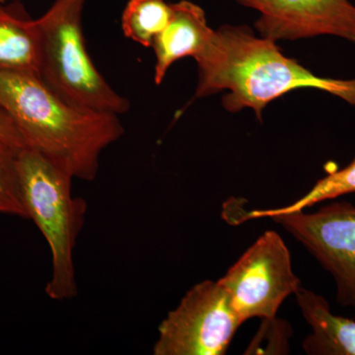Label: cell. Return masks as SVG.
<instances>
[{"label": "cell", "instance_id": "obj_3", "mask_svg": "<svg viewBox=\"0 0 355 355\" xmlns=\"http://www.w3.org/2000/svg\"><path fill=\"white\" fill-rule=\"evenodd\" d=\"M17 171L28 219L35 222L51 252L53 270L46 295L55 301L76 297L73 251L85 222L87 202L72 196L74 178L69 172L34 149H19Z\"/></svg>", "mask_w": 355, "mask_h": 355}, {"label": "cell", "instance_id": "obj_5", "mask_svg": "<svg viewBox=\"0 0 355 355\" xmlns=\"http://www.w3.org/2000/svg\"><path fill=\"white\" fill-rule=\"evenodd\" d=\"M218 282L242 324L277 316L280 305L301 287L288 248L275 231L263 233Z\"/></svg>", "mask_w": 355, "mask_h": 355}, {"label": "cell", "instance_id": "obj_4", "mask_svg": "<svg viewBox=\"0 0 355 355\" xmlns=\"http://www.w3.org/2000/svg\"><path fill=\"white\" fill-rule=\"evenodd\" d=\"M86 0H55L36 19L40 38L39 77L51 91L76 106L123 114L130 102L96 69L83 31Z\"/></svg>", "mask_w": 355, "mask_h": 355}, {"label": "cell", "instance_id": "obj_2", "mask_svg": "<svg viewBox=\"0 0 355 355\" xmlns=\"http://www.w3.org/2000/svg\"><path fill=\"white\" fill-rule=\"evenodd\" d=\"M0 110L25 147L83 181H94L103 151L125 132L119 114L70 104L35 74L0 71Z\"/></svg>", "mask_w": 355, "mask_h": 355}, {"label": "cell", "instance_id": "obj_1", "mask_svg": "<svg viewBox=\"0 0 355 355\" xmlns=\"http://www.w3.org/2000/svg\"><path fill=\"white\" fill-rule=\"evenodd\" d=\"M195 60L198 67L195 98L227 89L222 103L230 113L251 108L261 121L268 103L300 88L324 91L355 107V79L315 76L286 57L275 41L258 38L246 26H222Z\"/></svg>", "mask_w": 355, "mask_h": 355}, {"label": "cell", "instance_id": "obj_6", "mask_svg": "<svg viewBox=\"0 0 355 355\" xmlns=\"http://www.w3.org/2000/svg\"><path fill=\"white\" fill-rule=\"evenodd\" d=\"M241 324L218 280H203L163 320L153 354L222 355Z\"/></svg>", "mask_w": 355, "mask_h": 355}, {"label": "cell", "instance_id": "obj_9", "mask_svg": "<svg viewBox=\"0 0 355 355\" xmlns=\"http://www.w3.org/2000/svg\"><path fill=\"white\" fill-rule=\"evenodd\" d=\"M171 6V18L151 46L155 53L154 81L157 85L177 60L197 58L207 48L214 31L207 25L205 11L197 4L182 0Z\"/></svg>", "mask_w": 355, "mask_h": 355}, {"label": "cell", "instance_id": "obj_8", "mask_svg": "<svg viewBox=\"0 0 355 355\" xmlns=\"http://www.w3.org/2000/svg\"><path fill=\"white\" fill-rule=\"evenodd\" d=\"M260 13L263 38L297 40L330 35L355 44V6L349 0H236Z\"/></svg>", "mask_w": 355, "mask_h": 355}, {"label": "cell", "instance_id": "obj_14", "mask_svg": "<svg viewBox=\"0 0 355 355\" xmlns=\"http://www.w3.org/2000/svg\"><path fill=\"white\" fill-rule=\"evenodd\" d=\"M19 149L0 139V214L28 219L17 171Z\"/></svg>", "mask_w": 355, "mask_h": 355}, {"label": "cell", "instance_id": "obj_7", "mask_svg": "<svg viewBox=\"0 0 355 355\" xmlns=\"http://www.w3.org/2000/svg\"><path fill=\"white\" fill-rule=\"evenodd\" d=\"M272 219L312 254L336 282V300L355 310V207L334 202L315 214H279Z\"/></svg>", "mask_w": 355, "mask_h": 355}, {"label": "cell", "instance_id": "obj_10", "mask_svg": "<svg viewBox=\"0 0 355 355\" xmlns=\"http://www.w3.org/2000/svg\"><path fill=\"white\" fill-rule=\"evenodd\" d=\"M301 313L312 328L303 342L310 355H355V321L336 316L327 299L300 287L294 294Z\"/></svg>", "mask_w": 355, "mask_h": 355}, {"label": "cell", "instance_id": "obj_15", "mask_svg": "<svg viewBox=\"0 0 355 355\" xmlns=\"http://www.w3.org/2000/svg\"><path fill=\"white\" fill-rule=\"evenodd\" d=\"M260 330L251 345L245 352L246 354H287L289 352L288 340L292 335L291 324L277 316L261 319Z\"/></svg>", "mask_w": 355, "mask_h": 355}, {"label": "cell", "instance_id": "obj_12", "mask_svg": "<svg viewBox=\"0 0 355 355\" xmlns=\"http://www.w3.org/2000/svg\"><path fill=\"white\" fill-rule=\"evenodd\" d=\"M349 193H355V157L347 167L322 178L305 196L291 205L279 207V209H254L252 211H244V214L240 216L238 214L229 219L228 222L239 224L248 219L265 218V217L272 218V216H279V214L303 211L307 207L317 203L335 200L336 198L349 195Z\"/></svg>", "mask_w": 355, "mask_h": 355}, {"label": "cell", "instance_id": "obj_16", "mask_svg": "<svg viewBox=\"0 0 355 355\" xmlns=\"http://www.w3.org/2000/svg\"><path fill=\"white\" fill-rule=\"evenodd\" d=\"M0 139L18 149L25 147L24 141L17 128L14 125L10 116L4 113L2 110H0Z\"/></svg>", "mask_w": 355, "mask_h": 355}, {"label": "cell", "instance_id": "obj_11", "mask_svg": "<svg viewBox=\"0 0 355 355\" xmlns=\"http://www.w3.org/2000/svg\"><path fill=\"white\" fill-rule=\"evenodd\" d=\"M0 0V71L39 76L40 38L36 20L25 19Z\"/></svg>", "mask_w": 355, "mask_h": 355}, {"label": "cell", "instance_id": "obj_13", "mask_svg": "<svg viewBox=\"0 0 355 355\" xmlns=\"http://www.w3.org/2000/svg\"><path fill=\"white\" fill-rule=\"evenodd\" d=\"M171 4L164 0H130L121 17V28L128 39L146 48L164 30L171 18Z\"/></svg>", "mask_w": 355, "mask_h": 355}]
</instances>
